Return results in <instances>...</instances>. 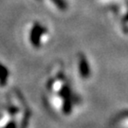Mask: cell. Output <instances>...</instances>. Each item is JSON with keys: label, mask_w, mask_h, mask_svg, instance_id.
<instances>
[{"label": "cell", "mask_w": 128, "mask_h": 128, "mask_svg": "<svg viewBox=\"0 0 128 128\" xmlns=\"http://www.w3.org/2000/svg\"><path fill=\"white\" fill-rule=\"evenodd\" d=\"M38 1H40V0H38Z\"/></svg>", "instance_id": "obj_8"}, {"label": "cell", "mask_w": 128, "mask_h": 128, "mask_svg": "<svg viewBox=\"0 0 128 128\" xmlns=\"http://www.w3.org/2000/svg\"><path fill=\"white\" fill-rule=\"evenodd\" d=\"M124 22H128V12L126 14V15L124 16Z\"/></svg>", "instance_id": "obj_7"}, {"label": "cell", "mask_w": 128, "mask_h": 128, "mask_svg": "<svg viewBox=\"0 0 128 128\" xmlns=\"http://www.w3.org/2000/svg\"><path fill=\"white\" fill-rule=\"evenodd\" d=\"M51 1H52V3H53L58 9L61 10H66L68 9V7L66 0H51Z\"/></svg>", "instance_id": "obj_5"}, {"label": "cell", "mask_w": 128, "mask_h": 128, "mask_svg": "<svg viewBox=\"0 0 128 128\" xmlns=\"http://www.w3.org/2000/svg\"><path fill=\"white\" fill-rule=\"evenodd\" d=\"M16 127V124H15V122H10L7 124L4 128H15Z\"/></svg>", "instance_id": "obj_6"}, {"label": "cell", "mask_w": 128, "mask_h": 128, "mask_svg": "<svg viewBox=\"0 0 128 128\" xmlns=\"http://www.w3.org/2000/svg\"><path fill=\"white\" fill-rule=\"evenodd\" d=\"M8 77H9L8 68L6 66H4L3 64H0V86H3L7 84Z\"/></svg>", "instance_id": "obj_4"}, {"label": "cell", "mask_w": 128, "mask_h": 128, "mask_svg": "<svg viewBox=\"0 0 128 128\" xmlns=\"http://www.w3.org/2000/svg\"><path fill=\"white\" fill-rule=\"evenodd\" d=\"M79 72L84 79H86L90 76V66L84 54L79 55Z\"/></svg>", "instance_id": "obj_2"}, {"label": "cell", "mask_w": 128, "mask_h": 128, "mask_svg": "<svg viewBox=\"0 0 128 128\" xmlns=\"http://www.w3.org/2000/svg\"><path fill=\"white\" fill-rule=\"evenodd\" d=\"M46 32V28L44 26H42L40 23L35 22L33 24L30 34V40L32 45L34 48H39L41 45V38L42 36Z\"/></svg>", "instance_id": "obj_1"}, {"label": "cell", "mask_w": 128, "mask_h": 128, "mask_svg": "<svg viewBox=\"0 0 128 128\" xmlns=\"http://www.w3.org/2000/svg\"><path fill=\"white\" fill-rule=\"evenodd\" d=\"M60 95L64 101V112L68 114L71 111V99H70V90L68 86H64L60 92Z\"/></svg>", "instance_id": "obj_3"}]
</instances>
